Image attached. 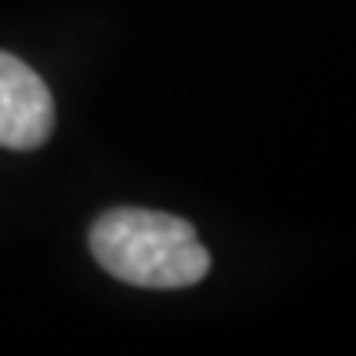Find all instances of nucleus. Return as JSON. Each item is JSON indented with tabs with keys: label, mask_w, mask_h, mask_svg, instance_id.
<instances>
[{
	"label": "nucleus",
	"mask_w": 356,
	"mask_h": 356,
	"mask_svg": "<svg viewBox=\"0 0 356 356\" xmlns=\"http://www.w3.org/2000/svg\"><path fill=\"white\" fill-rule=\"evenodd\" d=\"M91 254L109 277L131 287L175 291L193 287L211 273V254L200 244L197 229L164 211L117 207L95 218L88 233Z\"/></svg>",
	"instance_id": "nucleus-1"
},
{
	"label": "nucleus",
	"mask_w": 356,
	"mask_h": 356,
	"mask_svg": "<svg viewBox=\"0 0 356 356\" xmlns=\"http://www.w3.org/2000/svg\"><path fill=\"white\" fill-rule=\"evenodd\" d=\"M55 99L22 58L0 51V145L37 149L51 138Z\"/></svg>",
	"instance_id": "nucleus-2"
}]
</instances>
